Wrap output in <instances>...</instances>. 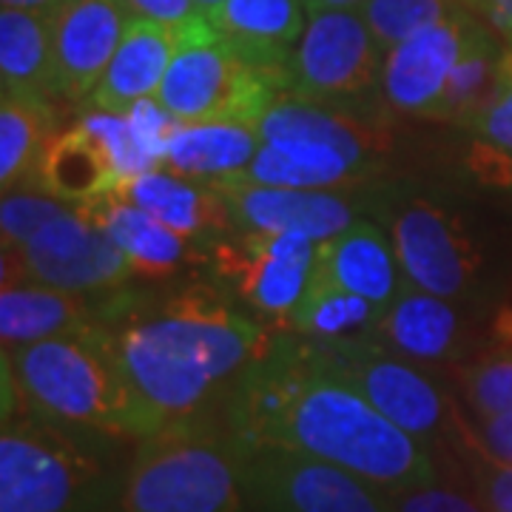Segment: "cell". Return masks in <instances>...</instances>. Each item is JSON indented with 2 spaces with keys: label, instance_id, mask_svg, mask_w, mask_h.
I'll use <instances>...</instances> for the list:
<instances>
[{
  "label": "cell",
  "instance_id": "31",
  "mask_svg": "<svg viewBox=\"0 0 512 512\" xmlns=\"http://www.w3.org/2000/svg\"><path fill=\"white\" fill-rule=\"evenodd\" d=\"M461 0H367L362 9H356L367 23L370 35L387 55L393 46L404 43L407 37L419 35L433 23L450 18Z\"/></svg>",
  "mask_w": 512,
  "mask_h": 512
},
{
  "label": "cell",
  "instance_id": "6",
  "mask_svg": "<svg viewBox=\"0 0 512 512\" xmlns=\"http://www.w3.org/2000/svg\"><path fill=\"white\" fill-rule=\"evenodd\" d=\"M282 83L256 69L205 15L183 26L180 49L165 72L157 103L177 123H251L274 103Z\"/></svg>",
  "mask_w": 512,
  "mask_h": 512
},
{
  "label": "cell",
  "instance_id": "24",
  "mask_svg": "<svg viewBox=\"0 0 512 512\" xmlns=\"http://www.w3.org/2000/svg\"><path fill=\"white\" fill-rule=\"evenodd\" d=\"M117 194L140 205L154 220L168 225L183 239L200 237L202 231H214L231 217L228 202L211 185H194L165 168H154L140 177L120 183Z\"/></svg>",
  "mask_w": 512,
  "mask_h": 512
},
{
  "label": "cell",
  "instance_id": "21",
  "mask_svg": "<svg viewBox=\"0 0 512 512\" xmlns=\"http://www.w3.org/2000/svg\"><path fill=\"white\" fill-rule=\"evenodd\" d=\"M376 339L413 362H444L456 356L461 322L450 299L416 288L410 279L379 322Z\"/></svg>",
  "mask_w": 512,
  "mask_h": 512
},
{
  "label": "cell",
  "instance_id": "32",
  "mask_svg": "<svg viewBox=\"0 0 512 512\" xmlns=\"http://www.w3.org/2000/svg\"><path fill=\"white\" fill-rule=\"evenodd\" d=\"M461 387L478 419L512 413V342L504 350L464 367Z\"/></svg>",
  "mask_w": 512,
  "mask_h": 512
},
{
  "label": "cell",
  "instance_id": "20",
  "mask_svg": "<svg viewBox=\"0 0 512 512\" xmlns=\"http://www.w3.org/2000/svg\"><path fill=\"white\" fill-rule=\"evenodd\" d=\"M103 328L94 319L86 293L63 291L40 282H23L0 291V339L3 350L57 336H77Z\"/></svg>",
  "mask_w": 512,
  "mask_h": 512
},
{
  "label": "cell",
  "instance_id": "41",
  "mask_svg": "<svg viewBox=\"0 0 512 512\" xmlns=\"http://www.w3.org/2000/svg\"><path fill=\"white\" fill-rule=\"evenodd\" d=\"M311 15H322V12H345V9H362L367 0H302Z\"/></svg>",
  "mask_w": 512,
  "mask_h": 512
},
{
  "label": "cell",
  "instance_id": "43",
  "mask_svg": "<svg viewBox=\"0 0 512 512\" xmlns=\"http://www.w3.org/2000/svg\"><path fill=\"white\" fill-rule=\"evenodd\" d=\"M194 3H197V9H200L202 15H205L208 9H214V6H220L222 0H194Z\"/></svg>",
  "mask_w": 512,
  "mask_h": 512
},
{
  "label": "cell",
  "instance_id": "12",
  "mask_svg": "<svg viewBox=\"0 0 512 512\" xmlns=\"http://www.w3.org/2000/svg\"><path fill=\"white\" fill-rule=\"evenodd\" d=\"M393 248L404 279L421 291L456 299L470 291L481 256L467 228L444 205L416 200L393 220Z\"/></svg>",
  "mask_w": 512,
  "mask_h": 512
},
{
  "label": "cell",
  "instance_id": "22",
  "mask_svg": "<svg viewBox=\"0 0 512 512\" xmlns=\"http://www.w3.org/2000/svg\"><path fill=\"white\" fill-rule=\"evenodd\" d=\"M262 146V137L251 123H177L160 168L185 177L217 183L245 171Z\"/></svg>",
  "mask_w": 512,
  "mask_h": 512
},
{
  "label": "cell",
  "instance_id": "30",
  "mask_svg": "<svg viewBox=\"0 0 512 512\" xmlns=\"http://www.w3.org/2000/svg\"><path fill=\"white\" fill-rule=\"evenodd\" d=\"M501 49L487 26L473 37L467 52L450 74L447 92L441 100L436 120L453 123L461 128H476L478 117L487 111L498 89V69H501Z\"/></svg>",
  "mask_w": 512,
  "mask_h": 512
},
{
  "label": "cell",
  "instance_id": "36",
  "mask_svg": "<svg viewBox=\"0 0 512 512\" xmlns=\"http://www.w3.org/2000/svg\"><path fill=\"white\" fill-rule=\"evenodd\" d=\"M390 512H490L476 493L458 490L444 481H427L387 493Z\"/></svg>",
  "mask_w": 512,
  "mask_h": 512
},
{
  "label": "cell",
  "instance_id": "28",
  "mask_svg": "<svg viewBox=\"0 0 512 512\" xmlns=\"http://www.w3.org/2000/svg\"><path fill=\"white\" fill-rule=\"evenodd\" d=\"M0 80L3 89L60 94L49 15L0 9Z\"/></svg>",
  "mask_w": 512,
  "mask_h": 512
},
{
  "label": "cell",
  "instance_id": "7",
  "mask_svg": "<svg viewBox=\"0 0 512 512\" xmlns=\"http://www.w3.org/2000/svg\"><path fill=\"white\" fill-rule=\"evenodd\" d=\"M316 356L333 376L359 390L382 416L402 427L421 444H439L450 430H458V416L433 379L419 367L404 362L399 353L376 336L325 342L311 339Z\"/></svg>",
  "mask_w": 512,
  "mask_h": 512
},
{
  "label": "cell",
  "instance_id": "3",
  "mask_svg": "<svg viewBox=\"0 0 512 512\" xmlns=\"http://www.w3.org/2000/svg\"><path fill=\"white\" fill-rule=\"evenodd\" d=\"M3 416L32 413L69 430L146 439L160 427L134 396L106 328L3 350Z\"/></svg>",
  "mask_w": 512,
  "mask_h": 512
},
{
  "label": "cell",
  "instance_id": "13",
  "mask_svg": "<svg viewBox=\"0 0 512 512\" xmlns=\"http://www.w3.org/2000/svg\"><path fill=\"white\" fill-rule=\"evenodd\" d=\"M313 262L316 242L299 234L248 231L239 242L217 248V271L237 288L242 302L288 322L311 282Z\"/></svg>",
  "mask_w": 512,
  "mask_h": 512
},
{
  "label": "cell",
  "instance_id": "37",
  "mask_svg": "<svg viewBox=\"0 0 512 512\" xmlns=\"http://www.w3.org/2000/svg\"><path fill=\"white\" fill-rule=\"evenodd\" d=\"M473 134L512 157V49H504L498 69V89L487 111L478 117Z\"/></svg>",
  "mask_w": 512,
  "mask_h": 512
},
{
  "label": "cell",
  "instance_id": "8",
  "mask_svg": "<svg viewBox=\"0 0 512 512\" xmlns=\"http://www.w3.org/2000/svg\"><path fill=\"white\" fill-rule=\"evenodd\" d=\"M242 478L254 512H390L370 481L293 450H242Z\"/></svg>",
  "mask_w": 512,
  "mask_h": 512
},
{
  "label": "cell",
  "instance_id": "29",
  "mask_svg": "<svg viewBox=\"0 0 512 512\" xmlns=\"http://www.w3.org/2000/svg\"><path fill=\"white\" fill-rule=\"evenodd\" d=\"M384 313L387 311L339 288L313 262L311 282L293 311L291 328L308 339H325V342L365 339V336H376Z\"/></svg>",
  "mask_w": 512,
  "mask_h": 512
},
{
  "label": "cell",
  "instance_id": "5",
  "mask_svg": "<svg viewBox=\"0 0 512 512\" xmlns=\"http://www.w3.org/2000/svg\"><path fill=\"white\" fill-rule=\"evenodd\" d=\"M106 467L55 421L12 413L0 433V512H97Z\"/></svg>",
  "mask_w": 512,
  "mask_h": 512
},
{
  "label": "cell",
  "instance_id": "27",
  "mask_svg": "<svg viewBox=\"0 0 512 512\" xmlns=\"http://www.w3.org/2000/svg\"><path fill=\"white\" fill-rule=\"evenodd\" d=\"M57 134L55 111L43 94L3 89L0 97V185L3 194L35 180L46 146Z\"/></svg>",
  "mask_w": 512,
  "mask_h": 512
},
{
  "label": "cell",
  "instance_id": "16",
  "mask_svg": "<svg viewBox=\"0 0 512 512\" xmlns=\"http://www.w3.org/2000/svg\"><path fill=\"white\" fill-rule=\"evenodd\" d=\"M126 0H63L49 15L60 94L80 100L109 69L128 20Z\"/></svg>",
  "mask_w": 512,
  "mask_h": 512
},
{
  "label": "cell",
  "instance_id": "9",
  "mask_svg": "<svg viewBox=\"0 0 512 512\" xmlns=\"http://www.w3.org/2000/svg\"><path fill=\"white\" fill-rule=\"evenodd\" d=\"M384 52L356 9L311 15L288 63V92L350 100L382 83Z\"/></svg>",
  "mask_w": 512,
  "mask_h": 512
},
{
  "label": "cell",
  "instance_id": "10",
  "mask_svg": "<svg viewBox=\"0 0 512 512\" xmlns=\"http://www.w3.org/2000/svg\"><path fill=\"white\" fill-rule=\"evenodd\" d=\"M20 254L29 282L63 291H109L134 276L123 248L83 205L40 228Z\"/></svg>",
  "mask_w": 512,
  "mask_h": 512
},
{
  "label": "cell",
  "instance_id": "17",
  "mask_svg": "<svg viewBox=\"0 0 512 512\" xmlns=\"http://www.w3.org/2000/svg\"><path fill=\"white\" fill-rule=\"evenodd\" d=\"M185 23L171 26L148 18L128 20L109 69L89 94L92 109L128 114L137 103L157 97L165 72L180 49Z\"/></svg>",
  "mask_w": 512,
  "mask_h": 512
},
{
  "label": "cell",
  "instance_id": "39",
  "mask_svg": "<svg viewBox=\"0 0 512 512\" xmlns=\"http://www.w3.org/2000/svg\"><path fill=\"white\" fill-rule=\"evenodd\" d=\"M134 18L160 20V23H171L180 26L185 20L202 15L194 0H126Z\"/></svg>",
  "mask_w": 512,
  "mask_h": 512
},
{
  "label": "cell",
  "instance_id": "1",
  "mask_svg": "<svg viewBox=\"0 0 512 512\" xmlns=\"http://www.w3.org/2000/svg\"><path fill=\"white\" fill-rule=\"evenodd\" d=\"M225 427L239 450L276 447L322 458L384 493L439 478L430 447L333 376L308 336L271 345L239 376Z\"/></svg>",
  "mask_w": 512,
  "mask_h": 512
},
{
  "label": "cell",
  "instance_id": "34",
  "mask_svg": "<svg viewBox=\"0 0 512 512\" xmlns=\"http://www.w3.org/2000/svg\"><path fill=\"white\" fill-rule=\"evenodd\" d=\"M66 211H72L69 202L57 200L52 194H43V191H20L18 188V191L3 194V202H0L3 248H23L40 228H46L52 220L63 217Z\"/></svg>",
  "mask_w": 512,
  "mask_h": 512
},
{
  "label": "cell",
  "instance_id": "38",
  "mask_svg": "<svg viewBox=\"0 0 512 512\" xmlns=\"http://www.w3.org/2000/svg\"><path fill=\"white\" fill-rule=\"evenodd\" d=\"M476 444L495 461L512 464V413L481 416L476 430H470Z\"/></svg>",
  "mask_w": 512,
  "mask_h": 512
},
{
  "label": "cell",
  "instance_id": "18",
  "mask_svg": "<svg viewBox=\"0 0 512 512\" xmlns=\"http://www.w3.org/2000/svg\"><path fill=\"white\" fill-rule=\"evenodd\" d=\"M305 12L302 0H222L205 18L248 63L288 89V63L308 29Z\"/></svg>",
  "mask_w": 512,
  "mask_h": 512
},
{
  "label": "cell",
  "instance_id": "33",
  "mask_svg": "<svg viewBox=\"0 0 512 512\" xmlns=\"http://www.w3.org/2000/svg\"><path fill=\"white\" fill-rule=\"evenodd\" d=\"M80 123L89 128L94 137L103 143V148L109 151L111 163H114L117 174H120V183L160 168L157 157H151L148 148L140 143V137H137V131H134V126H131V120H128L126 114L92 111Z\"/></svg>",
  "mask_w": 512,
  "mask_h": 512
},
{
  "label": "cell",
  "instance_id": "19",
  "mask_svg": "<svg viewBox=\"0 0 512 512\" xmlns=\"http://www.w3.org/2000/svg\"><path fill=\"white\" fill-rule=\"evenodd\" d=\"M316 268L353 296L387 311L407 285L393 239L373 222L356 220L342 234L316 245Z\"/></svg>",
  "mask_w": 512,
  "mask_h": 512
},
{
  "label": "cell",
  "instance_id": "42",
  "mask_svg": "<svg viewBox=\"0 0 512 512\" xmlns=\"http://www.w3.org/2000/svg\"><path fill=\"white\" fill-rule=\"evenodd\" d=\"M63 0H0L3 9H26V12H40V15H52Z\"/></svg>",
  "mask_w": 512,
  "mask_h": 512
},
{
  "label": "cell",
  "instance_id": "26",
  "mask_svg": "<svg viewBox=\"0 0 512 512\" xmlns=\"http://www.w3.org/2000/svg\"><path fill=\"white\" fill-rule=\"evenodd\" d=\"M83 208L123 248L134 274L168 276L180 268L185 256V239L160 220H154L140 205L126 200L123 194L111 191Z\"/></svg>",
  "mask_w": 512,
  "mask_h": 512
},
{
  "label": "cell",
  "instance_id": "25",
  "mask_svg": "<svg viewBox=\"0 0 512 512\" xmlns=\"http://www.w3.org/2000/svg\"><path fill=\"white\" fill-rule=\"evenodd\" d=\"M367 171L342 151L316 143H262L251 165L225 180L274 185V188H342L365 180Z\"/></svg>",
  "mask_w": 512,
  "mask_h": 512
},
{
  "label": "cell",
  "instance_id": "35",
  "mask_svg": "<svg viewBox=\"0 0 512 512\" xmlns=\"http://www.w3.org/2000/svg\"><path fill=\"white\" fill-rule=\"evenodd\" d=\"M461 433V453H464V467L473 478L476 495L484 501L490 512H512V464L495 461L487 456L473 439L470 427H458Z\"/></svg>",
  "mask_w": 512,
  "mask_h": 512
},
{
  "label": "cell",
  "instance_id": "23",
  "mask_svg": "<svg viewBox=\"0 0 512 512\" xmlns=\"http://www.w3.org/2000/svg\"><path fill=\"white\" fill-rule=\"evenodd\" d=\"M32 183L37 185V191L52 194L57 200L89 205L117 191L120 174L103 143L83 123H77L52 137Z\"/></svg>",
  "mask_w": 512,
  "mask_h": 512
},
{
  "label": "cell",
  "instance_id": "15",
  "mask_svg": "<svg viewBox=\"0 0 512 512\" xmlns=\"http://www.w3.org/2000/svg\"><path fill=\"white\" fill-rule=\"evenodd\" d=\"M262 143H316L342 151L353 163L376 171V160L390 148V137L373 117L345 109L330 100H308L302 94L279 92L259 117Z\"/></svg>",
  "mask_w": 512,
  "mask_h": 512
},
{
  "label": "cell",
  "instance_id": "40",
  "mask_svg": "<svg viewBox=\"0 0 512 512\" xmlns=\"http://www.w3.org/2000/svg\"><path fill=\"white\" fill-rule=\"evenodd\" d=\"M473 12H481L498 32L512 37V0H464Z\"/></svg>",
  "mask_w": 512,
  "mask_h": 512
},
{
  "label": "cell",
  "instance_id": "14",
  "mask_svg": "<svg viewBox=\"0 0 512 512\" xmlns=\"http://www.w3.org/2000/svg\"><path fill=\"white\" fill-rule=\"evenodd\" d=\"M228 202L231 217L262 234H299L325 242L359 220L356 205L336 188H274V185L217 180L211 183Z\"/></svg>",
  "mask_w": 512,
  "mask_h": 512
},
{
  "label": "cell",
  "instance_id": "44",
  "mask_svg": "<svg viewBox=\"0 0 512 512\" xmlns=\"http://www.w3.org/2000/svg\"><path fill=\"white\" fill-rule=\"evenodd\" d=\"M461 3H464V0H461Z\"/></svg>",
  "mask_w": 512,
  "mask_h": 512
},
{
  "label": "cell",
  "instance_id": "4",
  "mask_svg": "<svg viewBox=\"0 0 512 512\" xmlns=\"http://www.w3.org/2000/svg\"><path fill=\"white\" fill-rule=\"evenodd\" d=\"M245 504L239 444L200 416L146 436L120 487V512H242Z\"/></svg>",
  "mask_w": 512,
  "mask_h": 512
},
{
  "label": "cell",
  "instance_id": "2",
  "mask_svg": "<svg viewBox=\"0 0 512 512\" xmlns=\"http://www.w3.org/2000/svg\"><path fill=\"white\" fill-rule=\"evenodd\" d=\"M271 348L265 330L220 293L191 288L114 333V350L134 396L157 427L200 416L225 382Z\"/></svg>",
  "mask_w": 512,
  "mask_h": 512
},
{
  "label": "cell",
  "instance_id": "11",
  "mask_svg": "<svg viewBox=\"0 0 512 512\" xmlns=\"http://www.w3.org/2000/svg\"><path fill=\"white\" fill-rule=\"evenodd\" d=\"M481 20L470 6H458L450 18L407 37L384 57L382 92L402 114L436 120L450 74L481 32Z\"/></svg>",
  "mask_w": 512,
  "mask_h": 512
}]
</instances>
